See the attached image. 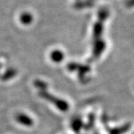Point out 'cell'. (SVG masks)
<instances>
[{
  "label": "cell",
  "mask_w": 134,
  "mask_h": 134,
  "mask_svg": "<svg viewBox=\"0 0 134 134\" xmlns=\"http://www.w3.org/2000/svg\"><path fill=\"white\" fill-rule=\"evenodd\" d=\"M20 21L23 25H29L33 21V16L30 13H23L20 15Z\"/></svg>",
  "instance_id": "1"
}]
</instances>
